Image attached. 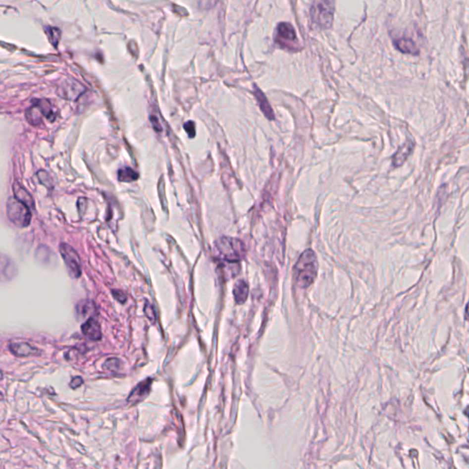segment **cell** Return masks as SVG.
<instances>
[{"mask_svg":"<svg viewBox=\"0 0 469 469\" xmlns=\"http://www.w3.org/2000/svg\"><path fill=\"white\" fill-rule=\"evenodd\" d=\"M82 384H83V379H82V378L76 377V378H73V380H72L70 386H71L73 389H76V388L80 387Z\"/></svg>","mask_w":469,"mask_h":469,"instance_id":"cell-28","label":"cell"},{"mask_svg":"<svg viewBox=\"0 0 469 469\" xmlns=\"http://www.w3.org/2000/svg\"><path fill=\"white\" fill-rule=\"evenodd\" d=\"M9 349L17 357H29L38 354V349L27 343H15L9 346Z\"/></svg>","mask_w":469,"mask_h":469,"instance_id":"cell-11","label":"cell"},{"mask_svg":"<svg viewBox=\"0 0 469 469\" xmlns=\"http://www.w3.org/2000/svg\"><path fill=\"white\" fill-rule=\"evenodd\" d=\"M60 252L66 265L69 274L73 278H79L82 273L80 258L75 250L66 243L60 245Z\"/></svg>","mask_w":469,"mask_h":469,"instance_id":"cell-6","label":"cell"},{"mask_svg":"<svg viewBox=\"0 0 469 469\" xmlns=\"http://www.w3.org/2000/svg\"><path fill=\"white\" fill-rule=\"evenodd\" d=\"M151 122H152V125H153V128L156 130V131H161V127L159 125V122H158V118L156 116H152L151 117Z\"/></svg>","mask_w":469,"mask_h":469,"instance_id":"cell-27","label":"cell"},{"mask_svg":"<svg viewBox=\"0 0 469 469\" xmlns=\"http://www.w3.org/2000/svg\"><path fill=\"white\" fill-rule=\"evenodd\" d=\"M120 364V362L116 359H110V360L105 361V363L104 364V368L108 369V370H116V368L118 367V365Z\"/></svg>","mask_w":469,"mask_h":469,"instance_id":"cell-23","label":"cell"},{"mask_svg":"<svg viewBox=\"0 0 469 469\" xmlns=\"http://www.w3.org/2000/svg\"><path fill=\"white\" fill-rule=\"evenodd\" d=\"M35 104L40 107L41 111L43 112V116L46 117L49 121H53L55 119V113L52 109V104L50 103L48 100L46 99H40L37 100Z\"/></svg>","mask_w":469,"mask_h":469,"instance_id":"cell-17","label":"cell"},{"mask_svg":"<svg viewBox=\"0 0 469 469\" xmlns=\"http://www.w3.org/2000/svg\"><path fill=\"white\" fill-rule=\"evenodd\" d=\"M184 129L188 133L190 138H194L195 136V124L193 121H188L184 124Z\"/></svg>","mask_w":469,"mask_h":469,"instance_id":"cell-24","label":"cell"},{"mask_svg":"<svg viewBox=\"0 0 469 469\" xmlns=\"http://www.w3.org/2000/svg\"><path fill=\"white\" fill-rule=\"evenodd\" d=\"M296 283L300 288H308L314 281L318 271V262L314 252L305 250L295 265Z\"/></svg>","mask_w":469,"mask_h":469,"instance_id":"cell-1","label":"cell"},{"mask_svg":"<svg viewBox=\"0 0 469 469\" xmlns=\"http://www.w3.org/2000/svg\"><path fill=\"white\" fill-rule=\"evenodd\" d=\"M152 382L153 381L151 379H148L139 384L131 392L130 396L128 398V402L130 403H138L141 402L142 400H144L150 393Z\"/></svg>","mask_w":469,"mask_h":469,"instance_id":"cell-8","label":"cell"},{"mask_svg":"<svg viewBox=\"0 0 469 469\" xmlns=\"http://www.w3.org/2000/svg\"><path fill=\"white\" fill-rule=\"evenodd\" d=\"M82 332L86 337L91 340H99L102 336L100 324L95 318H89L86 323L82 325Z\"/></svg>","mask_w":469,"mask_h":469,"instance_id":"cell-7","label":"cell"},{"mask_svg":"<svg viewBox=\"0 0 469 469\" xmlns=\"http://www.w3.org/2000/svg\"><path fill=\"white\" fill-rule=\"evenodd\" d=\"M214 249L225 261L238 262L246 255L245 245L239 239L224 237L216 240Z\"/></svg>","mask_w":469,"mask_h":469,"instance_id":"cell-2","label":"cell"},{"mask_svg":"<svg viewBox=\"0 0 469 469\" xmlns=\"http://www.w3.org/2000/svg\"><path fill=\"white\" fill-rule=\"evenodd\" d=\"M113 295L114 297L120 303H125L126 300H127V296L124 294V293L120 292V291H114L113 292Z\"/></svg>","mask_w":469,"mask_h":469,"instance_id":"cell-26","label":"cell"},{"mask_svg":"<svg viewBox=\"0 0 469 469\" xmlns=\"http://www.w3.org/2000/svg\"><path fill=\"white\" fill-rule=\"evenodd\" d=\"M335 3V0H313L310 10L313 22L323 30L330 29L334 20Z\"/></svg>","mask_w":469,"mask_h":469,"instance_id":"cell-3","label":"cell"},{"mask_svg":"<svg viewBox=\"0 0 469 469\" xmlns=\"http://www.w3.org/2000/svg\"><path fill=\"white\" fill-rule=\"evenodd\" d=\"M217 1L218 0H199V5H200L202 8L209 9V8H212L213 6H215Z\"/></svg>","mask_w":469,"mask_h":469,"instance_id":"cell-25","label":"cell"},{"mask_svg":"<svg viewBox=\"0 0 469 469\" xmlns=\"http://www.w3.org/2000/svg\"><path fill=\"white\" fill-rule=\"evenodd\" d=\"M117 177H118V180L120 182L131 183V182H134L139 178V174L134 170H132L131 168L125 167V168H122L118 171Z\"/></svg>","mask_w":469,"mask_h":469,"instance_id":"cell-18","label":"cell"},{"mask_svg":"<svg viewBox=\"0 0 469 469\" xmlns=\"http://www.w3.org/2000/svg\"><path fill=\"white\" fill-rule=\"evenodd\" d=\"M2 398H3V397H2V393H1V392H0V400H1V399H2Z\"/></svg>","mask_w":469,"mask_h":469,"instance_id":"cell-29","label":"cell"},{"mask_svg":"<svg viewBox=\"0 0 469 469\" xmlns=\"http://www.w3.org/2000/svg\"><path fill=\"white\" fill-rule=\"evenodd\" d=\"M233 293L236 303L238 305H243L249 296V285L244 280H238L234 286Z\"/></svg>","mask_w":469,"mask_h":469,"instance_id":"cell-12","label":"cell"},{"mask_svg":"<svg viewBox=\"0 0 469 469\" xmlns=\"http://www.w3.org/2000/svg\"><path fill=\"white\" fill-rule=\"evenodd\" d=\"M254 95H255V98L257 99V102L258 104L260 105V108L262 111V113L265 115V116L269 119V120H272L274 119V112L273 110L271 108L270 104L268 103V99L266 98V96L263 94V92L259 88L255 86V89H254Z\"/></svg>","mask_w":469,"mask_h":469,"instance_id":"cell-9","label":"cell"},{"mask_svg":"<svg viewBox=\"0 0 469 469\" xmlns=\"http://www.w3.org/2000/svg\"><path fill=\"white\" fill-rule=\"evenodd\" d=\"M94 311H95V305L89 301L81 302L79 305H77V312L80 316L86 317Z\"/></svg>","mask_w":469,"mask_h":469,"instance_id":"cell-19","label":"cell"},{"mask_svg":"<svg viewBox=\"0 0 469 469\" xmlns=\"http://www.w3.org/2000/svg\"><path fill=\"white\" fill-rule=\"evenodd\" d=\"M395 45H396L397 49L400 50L403 53L419 54V49L412 39H407V38L399 39L395 42Z\"/></svg>","mask_w":469,"mask_h":469,"instance_id":"cell-13","label":"cell"},{"mask_svg":"<svg viewBox=\"0 0 469 469\" xmlns=\"http://www.w3.org/2000/svg\"><path fill=\"white\" fill-rule=\"evenodd\" d=\"M414 148V144L412 142H406L403 146L398 151L397 154H395L393 158V162L396 166H401V165L408 158L409 155L412 153Z\"/></svg>","mask_w":469,"mask_h":469,"instance_id":"cell-16","label":"cell"},{"mask_svg":"<svg viewBox=\"0 0 469 469\" xmlns=\"http://www.w3.org/2000/svg\"><path fill=\"white\" fill-rule=\"evenodd\" d=\"M275 41L277 44L292 52L300 50V43L293 26L288 22H281L277 27Z\"/></svg>","mask_w":469,"mask_h":469,"instance_id":"cell-5","label":"cell"},{"mask_svg":"<svg viewBox=\"0 0 469 469\" xmlns=\"http://www.w3.org/2000/svg\"><path fill=\"white\" fill-rule=\"evenodd\" d=\"M13 192H14V195H15V198L18 199V201L24 204L25 206H27L30 209L35 208V204H34V200H33L32 196L27 190L25 189L23 186H21L18 183H14Z\"/></svg>","mask_w":469,"mask_h":469,"instance_id":"cell-10","label":"cell"},{"mask_svg":"<svg viewBox=\"0 0 469 469\" xmlns=\"http://www.w3.org/2000/svg\"><path fill=\"white\" fill-rule=\"evenodd\" d=\"M6 213L8 219L15 226L26 227L31 224V213L30 208L15 197L9 198L6 203Z\"/></svg>","mask_w":469,"mask_h":469,"instance_id":"cell-4","label":"cell"},{"mask_svg":"<svg viewBox=\"0 0 469 469\" xmlns=\"http://www.w3.org/2000/svg\"><path fill=\"white\" fill-rule=\"evenodd\" d=\"M14 271H15V267L13 265L12 262L6 258L1 257L0 258V280L3 279H9L12 276H14Z\"/></svg>","mask_w":469,"mask_h":469,"instance_id":"cell-15","label":"cell"},{"mask_svg":"<svg viewBox=\"0 0 469 469\" xmlns=\"http://www.w3.org/2000/svg\"><path fill=\"white\" fill-rule=\"evenodd\" d=\"M144 312H145V314H146V316L148 317V319H149L151 322L154 323L155 320H156V315H155V312L153 310V306L150 305V304L146 303L145 308H144Z\"/></svg>","mask_w":469,"mask_h":469,"instance_id":"cell-22","label":"cell"},{"mask_svg":"<svg viewBox=\"0 0 469 469\" xmlns=\"http://www.w3.org/2000/svg\"><path fill=\"white\" fill-rule=\"evenodd\" d=\"M61 35V32L58 30V29H50V33H48V36H49L50 42L52 43L54 46L57 45L58 42L60 41L59 39H57L56 37H60Z\"/></svg>","mask_w":469,"mask_h":469,"instance_id":"cell-21","label":"cell"},{"mask_svg":"<svg viewBox=\"0 0 469 469\" xmlns=\"http://www.w3.org/2000/svg\"><path fill=\"white\" fill-rule=\"evenodd\" d=\"M38 178L40 179V182L47 186L48 188L52 187V180L49 174L44 171H40L38 172Z\"/></svg>","mask_w":469,"mask_h":469,"instance_id":"cell-20","label":"cell"},{"mask_svg":"<svg viewBox=\"0 0 469 469\" xmlns=\"http://www.w3.org/2000/svg\"><path fill=\"white\" fill-rule=\"evenodd\" d=\"M43 116H43V112L36 104H33L31 107L26 111V118L28 122L33 126L40 125L43 122Z\"/></svg>","mask_w":469,"mask_h":469,"instance_id":"cell-14","label":"cell"}]
</instances>
